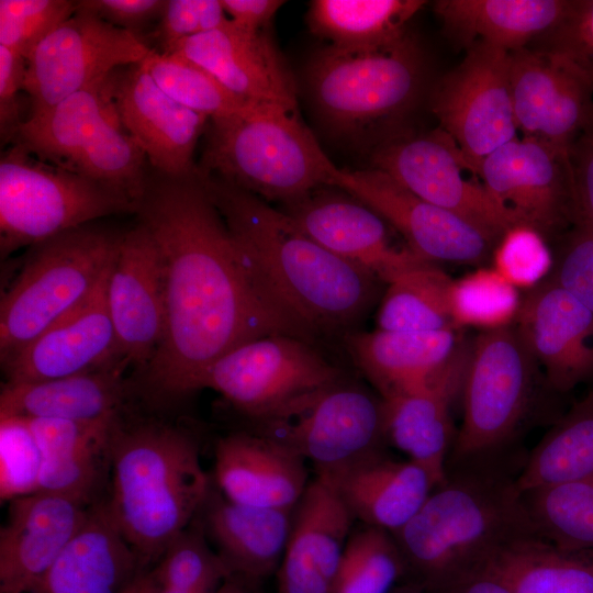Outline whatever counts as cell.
Returning <instances> with one entry per match:
<instances>
[{"label": "cell", "instance_id": "45", "mask_svg": "<svg viewBox=\"0 0 593 593\" xmlns=\"http://www.w3.org/2000/svg\"><path fill=\"white\" fill-rule=\"evenodd\" d=\"M76 10L72 0H0V45L26 59Z\"/></svg>", "mask_w": 593, "mask_h": 593}, {"label": "cell", "instance_id": "46", "mask_svg": "<svg viewBox=\"0 0 593 593\" xmlns=\"http://www.w3.org/2000/svg\"><path fill=\"white\" fill-rule=\"evenodd\" d=\"M41 452L24 417H0V496L2 501L38 491Z\"/></svg>", "mask_w": 593, "mask_h": 593}, {"label": "cell", "instance_id": "52", "mask_svg": "<svg viewBox=\"0 0 593 593\" xmlns=\"http://www.w3.org/2000/svg\"><path fill=\"white\" fill-rule=\"evenodd\" d=\"M166 0H80L79 9L136 35L152 21H158ZM139 36V35H138Z\"/></svg>", "mask_w": 593, "mask_h": 593}, {"label": "cell", "instance_id": "34", "mask_svg": "<svg viewBox=\"0 0 593 593\" xmlns=\"http://www.w3.org/2000/svg\"><path fill=\"white\" fill-rule=\"evenodd\" d=\"M120 362L80 374L24 383H4L0 417L98 421L119 416L127 393Z\"/></svg>", "mask_w": 593, "mask_h": 593}, {"label": "cell", "instance_id": "35", "mask_svg": "<svg viewBox=\"0 0 593 593\" xmlns=\"http://www.w3.org/2000/svg\"><path fill=\"white\" fill-rule=\"evenodd\" d=\"M570 0H439L444 31L469 48L484 42L506 52L529 46L563 18Z\"/></svg>", "mask_w": 593, "mask_h": 593}, {"label": "cell", "instance_id": "33", "mask_svg": "<svg viewBox=\"0 0 593 593\" xmlns=\"http://www.w3.org/2000/svg\"><path fill=\"white\" fill-rule=\"evenodd\" d=\"M457 329L349 332L347 349L380 398L424 389L461 346Z\"/></svg>", "mask_w": 593, "mask_h": 593}, {"label": "cell", "instance_id": "27", "mask_svg": "<svg viewBox=\"0 0 593 593\" xmlns=\"http://www.w3.org/2000/svg\"><path fill=\"white\" fill-rule=\"evenodd\" d=\"M469 349L461 345L430 385L381 398L387 444L422 467L436 488L448 475L447 462L457 433L451 404L461 391Z\"/></svg>", "mask_w": 593, "mask_h": 593}, {"label": "cell", "instance_id": "57", "mask_svg": "<svg viewBox=\"0 0 593 593\" xmlns=\"http://www.w3.org/2000/svg\"><path fill=\"white\" fill-rule=\"evenodd\" d=\"M158 584L149 569L143 570L120 593H156Z\"/></svg>", "mask_w": 593, "mask_h": 593}, {"label": "cell", "instance_id": "11", "mask_svg": "<svg viewBox=\"0 0 593 593\" xmlns=\"http://www.w3.org/2000/svg\"><path fill=\"white\" fill-rule=\"evenodd\" d=\"M259 434L310 461L316 475L385 451L382 400L345 377L257 421Z\"/></svg>", "mask_w": 593, "mask_h": 593}, {"label": "cell", "instance_id": "44", "mask_svg": "<svg viewBox=\"0 0 593 593\" xmlns=\"http://www.w3.org/2000/svg\"><path fill=\"white\" fill-rule=\"evenodd\" d=\"M517 288L492 268H481L458 280L451 290L454 325L482 331L511 325L521 307Z\"/></svg>", "mask_w": 593, "mask_h": 593}, {"label": "cell", "instance_id": "8", "mask_svg": "<svg viewBox=\"0 0 593 593\" xmlns=\"http://www.w3.org/2000/svg\"><path fill=\"white\" fill-rule=\"evenodd\" d=\"M122 235L86 224L33 246L1 296L2 363L92 293L111 266Z\"/></svg>", "mask_w": 593, "mask_h": 593}, {"label": "cell", "instance_id": "17", "mask_svg": "<svg viewBox=\"0 0 593 593\" xmlns=\"http://www.w3.org/2000/svg\"><path fill=\"white\" fill-rule=\"evenodd\" d=\"M478 177L522 224L545 237L571 227L577 217L568 152L532 137H515L482 161Z\"/></svg>", "mask_w": 593, "mask_h": 593}, {"label": "cell", "instance_id": "21", "mask_svg": "<svg viewBox=\"0 0 593 593\" xmlns=\"http://www.w3.org/2000/svg\"><path fill=\"white\" fill-rule=\"evenodd\" d=\"M107 303L121 357L144 372L165 332V284L158 246L139 221L122 235L108 276Z\"/></svg>", "mask_w": 593, "mask_h": 593}, {"label": "cell", "instance_id": "32", "mask_svg": "<svg viewBox=\"0 0 593 593\" xmlns=\"http://www.w3.org/2000/svg\"><path fill=\"white\" fill-rule=\"evenodd\" d=\"M324 478L353 517L391 534L401 529L436 488L430 475L411 460L385 451Z\"/></svg>", "mask_w": 593, "mask_h": 593}, {"label": "cell", "instance_id": "14", "mask_svg": "<svg viewBox=\"0 0 593 593\" xmlns=\"http://www.w3.org/2000/svg\"><path fill=\"white\" fill-rule=\"evenodd\" d=\"M371 167L469 222L495 245L506 231L522 224L482 182L465 177L468 170L459 149L439 127L419 135H391L372 149Z\"/></svg>", "mask_w": 593, "mask_h": 593}, {"label": "cell", "instance_id": "50", "mask_svg": "<svg viewBox=\"0 0 593 593\" xmlns=\"http://www.w3.org/2000/svg\"><path fill=\"white\" fill-rule=\"evenodd\" d=\"M530 45L561 53L593 75V0H570L560 22Z\"/></svg>", "mask_w": 593, "mask_h": 593}, {"label": "cell", "instance_id": "31", "mask_svg": "<svg viewBox=\"0 0 593 593\" xmlns=\"http://www.w3.org/2000/svg\"><path fill=\"white\" fill-rule=\"evenodd\" d=\"M41 452L38 491L86 505L110 471L111 439L119 416L98 421L25 418Z\"/></svg>", "mask_w": 593, "mask_h": 593}, {"label": "cell", "instance_id": "39", "mask_svg": "<svg viewBox=\"0 0 593 593\" xmlns=\"http://www.w3.org/2000/svg\"><path fill=\"white\" fill-rule=\"evenodd\" d=\"M454 279L435 264L412 269L388 284L377 329L440 332L456 329L451 315Z\"/></svg>", "mask_w": 593, "mask_h": 593}, {"label": "cell", "instance_id": "24", "mask_svg": "<svg viewBox=\"0 0 593 593\" xmlns=\"http://www.w3.org/2000/svg\"><path fill=\"white\" fill-rule=\"evenodd\" d=\"M193 61L247 102L296 110L292 74L269 34L244 31L231 21L187 38L169 53Z\"/></svg>", "mask_w": 593, "mask_h": 593}, {"label": "cell", "instance_id": "53", "mask_svg": "<svg viewBox=\"0 0 593 593\" xmlns=\"http://www.w3.org/2000/svg\"><path fill=\"white\" fill-rule=\"evenodd\" d=\"M569 156L574 179L577 216L593 225V122L573 142Z\"/></svg>", "mask_w": 593, "mask_h": 593}, {"label": "cell", "instance_id": "51", "mask_svg": "<svg viewBox=\"0 0 593 593\" xmlns=\"http://www.w3.org/2000/svg\"><path fill=\"white\" fill-rule=\"evenodd\" d=\"M26 59L0 45V135L1 144H12L24 120L18 94L24 87Z\"/></svg>", "mask_w": 593, "mask_h": 593}, {"label": "cell", "instance_id": "3", "mask_svg": "<svg viewBox=\"0 0 593 593\" xmlns=\"http://www.w3.org/2000/svg\"><path fill=\"white\" fill-rule=\"evenodd\" d=\"M417 513L392 536L405 563V579L424 590L478 568L497 548L538 535L504 462L447 470Z\"/></svg>", "mask_w": 593, "mask_h": 593}, {"label": "cell", "instance_id": "18", "mask_svg": "<svg viewBox=\"0 0 593 593\" xmlns=\"http://www.w3.org/2000/svg\"><path fill=\"white\" fill-rule=\"evenodd\" d=\"M328 186L374 210L426 260L477 265L491 257L495 244L480 230L414 194L376 168L342 169Z\"/></svg>", "mask_w": 593, "mask_h": 593}, {"label": "cell", "instance_id": "28", "mask_svg": "<svg viewBox=\"0 0 593 593\" xmlns=\"http://www.w3.org/2000/svg\"><path fill=\"white\" fill-rule=\"evenodd\" d=\"M213 479L230 501L275 510H294L310 483L302 457L259 433L246 432L217 440Z\"/></svg>", "mask_w": 593, "mask_h": 593}, {"label": "cell", "instance_id": "26", "mask_svg": "<svg viewBox=\"0 0 593 593\" xmlns=\"http://www.w3.org/2000/svg\"><path fill=\"white\" fill-rule=\"evenodd\" d=\"M354 521L324 478L311 480L293 512L289 541L276 573V593H335Z\"/></svg>", "mask_w": 593, "mask_h": 593}, {"label": "cell", "instance_id": "29", "mask_svg": "<svg viewBox=\"0 0 593 593\" xmlns=\"http://www.w3.org/2000/svg\"><path fill=\"white\" fill-rule=\"evenodd\" d=\"M293 512L232 502L212 484L197 517L231 574L260 584L279 569Z\"/></svg>", "mask_w": 593, "mask_h": 593}, {"label": "cell", "instance_id": "13", "mask_svg": "<svg viewBox=\"0 0 593 593\" xmlns=\"http://www.w3.org/2000/svg\"><path fill=\"white\" fill-rule=\"evenodd\" d=\"M150 51L141 36L77 7L26 58L23 90L30 97L29 116L46 112L119 68L144 61Z\"/></svg>", "mask_w": 593, "mask_h": 593}, {"label": "cell", "instance_id": "20", "mask_svg": "<svg viewBox=\"0 0 593 593\" xmlns=\"http://www.w3.org/2000/svg\"><path fill=\"white\" fill-rule=\"evenodd\" d=\"M113 74L107 90L115 114L156 172L175 178L194 175V149L210 119L171 99L142 63Z\"/></svg>", "mask_w": 593, "mask_h": 593}, {"label": "cell", "instance_id": "36", "mask_svg": "<svg viewBox=\"0 0 593 593\" xmlns=\"http://www.w3.org/2000/svg\"><path fill=\"white\" fill-rule=\"evenodd\" d=\"M480 567L514 593H593V549L563 548L538 535L497 548Z\"/></svg>", "mask_w": 593, "mask_h": 593}, {"label": "cell", "instance_id": "7", "mask_svg": "<svg viewBox=\"0 0 593 593\" xmlns=\"http://www.w3.org/2000/svg\"><path fill=\"white\" fill-rule=\"evenodd\" d=\"M538 366L516 326L482 331L475 337L460 391L462 422L447 470L505 461L535 406Z\"/></svg>", "mask_w": 593, "mask_h": 593}, {"label": "cell", "instance_id": "38", "mask_svg": "<svg viewBox=\"0 0 593 593\" xmlns=\"http://www.w3.org/2000/svg\"><path fill=\"white\" fill-rule=\"evenodd\" d=\"M575 481H593V390L545 434L516 477L521 493Z\"/></svg>", "mask_w": 593, "mask_h": 593}, {"label": "cell", "instance_id": "6", "mask_svg": "<svg viewBox=\"0 0 593 593\" xmlns=\"http://www.w3.org/2000/svg\"><path fill=\"white\" fill-rule=\"evenodd\" d=\"M424 74L421 48L407 33L370 51L327 45L310 58L305 82L316 115L333 136L373 149L385 139L384 127L412 110Z\"/></svg>", "mask_w": 593, "mask_h": 593}, {"label": "cell", "instance_id": "23", "mask_svg": "<svg viewBox=\"0 0 593 593\" xmlns=\"http://www.w3.org/2000/svg\"><path fill=\"white\" fill-rule=\"evenodd\" d=\"M516 328L553 392L593 379V314L549 278L522 299Z\"/></svg>", "mask_w": 593, "mask_h": 593}, {"label": "cell", "instance_id": "30", "mask_svg": "<svg viewBox=\"0 0 593 593\" xmlns=\"http://www.w3.org/2000/svg\"><path fill=\"white\" fill-rule=\"evenodd\" d=\"M141 571L105 502H94L80 528L29 593H120Z\"/></svg>", "mask_w": 593, "mask_h": 593}, {"label": "cell", "instance_id": "25", "mask_svg": "<svg viewBox=\"0 0 593 593\" xmlns=\"http://www.w3.org/2000/svg\"><path fill=\"white\" fill-rule=\"evenodd\" d=\"M89 506L46 492L10 501L0 529V593H29L80 528Z\"/></svg>", "mask_w": 593, "mask_h": 593}, {"label": "cell", "instance_id": "4", "mask_svg": "<svg viewBox=\"0 0 593 593\" xmlns=\"http://www.w3.org/2000/svg\"><path fill=\"white\" fill-rule=\"evenodd\" d=\"M107 508L143 570L198 516L212 481L199 446L186 432L161 423L121 424L111 439Z\"/></svg>", "mask_w": 593, "mask_h": 593}, {"label": "cell", "instance_id": "49", "mask_svg": "<svg viewBox=\"0 0 593 593\" xmlns=\"http://www.w3.org/2000/svg\"><path fill=\"white\" fill-rule=\"evenodd\" d=\"M228 22L221 0H166L154 32L155 51L167 54L180 42Z\"/></svg>", "mask_w": 593, "mask_h": 593}, {"label": "cell", "instance_id": "56", "mask_svg": "<svg viewBox=\"0 0 593 593\" xmlns=\"http://www.w3.org/2000/svg\"><path fill=\"white\" fill-rule=\"evenodd\" d=\"M215 593H261L260 584L231 574L227 577Z\"/></svg>", "mask_w": 593, "mask_h": 593}, {"label": "cell", "instance_id": "41", "mask_svg": "<svg viewBox=\"0 0 593 593\" xmlns=\"http://www.w3.org/2000/svg\"><path fill=\"white\" fill-rule=\"evenodd\" d=\"M405 563L392 534L362 525L347 538L335 593H390L405 579Z\"/></svg>", "mask_w": 593, "mask_h": 593}, {"label": "cell", "instance_id": "10", "mask_svg": "<svg viewBox=\"0 0 593 593\" xmlns=\"http://www.w3.org/2000/svg\"><path fill=\"white\" fill-rule=\"evenodd\" d=\"M127 195L11 144L0 159V250L7 256L97 219L135 213Z\"/></svg>", "mask_w": 593, "mask_h": 593}, {"label": "cell", "instance_id": "9", "mask_svg": "<svg viewBox=\"0 0 593 593\" xmlns=\"http://www.w3.org/2000/svg\"><path fill=\"white\" fill-rule=\"evenodd\" d=\"M108 78L24 119L12 144L42 161L109 186L138 204L147 181L146 156L115 114Z\"/></svg>", "mask_w": 593, "mask_h": 593}, {"label": "cell", "instance_id": "58", "mask_svg": "<svg viewBox=\"0 0 593 593\" xmlns=\"http://www.w3.org/2000/svg\"><path fill=\"white\" fill-rule=\"evenodd\" d=\"M390 593H425V591L419 584L403 580Z\"/></svg>", "mask_w": 593, "mask_h": 593}, {"label": "cell", "instance_id": "40", "mask_svg": "<svg viewBox=\"0 0 593 593\" xmlns=\"http://www.w3.org/2000/svg\"><path fill=\"white\" fill-rule=\"evenodd\" d=\"M522 494L538 536L563 548L593 549V481L540 486Z\"/></svg>", "mask_w": 593, "mask_h": 593}, {"label": "cell", "instance_id": "2", "mask_svg": "<svg viewBox=\"0 0 593 593\" xmlns=\"http://www.w3.org/2000/svg\"><path fill=\"white\" fill-rule=\"evenodd\" d=\"M199 175L239 247L313 335L347 334L362 320L381 281L316 243L269 202L217 177Z\"/></svg>", "mask_w": 593, "mask_h": 593}, {"label": "cell", "instance_id": "47", "mask_svg": "<svg viewBox=\"0 0 593 593\" xmlns=\"http://www.w3.org/2000/svg\"><path fill=\"white\" fill-rule=\"evenodd\" d=\"M493 268L518 288H534L551 272L553 257L546 237L518 224L506 231L493 248Z\"/></svg>", "mask_w": 593, "mask_h": 593}, {"label": "cell", "instance_id": "43", "mask_svg": "<svg viewBox=\"0 0 593 593\" xmlns=\"http://www.w3.org/2000/svg\"><path fill=\"white\" fill-rule=\"evenodd\" d=\"M149 571L159 586L183 591L215 592L231 575L198 517L172 539Z\"/></svg>", "mask_w": 593, "mask_h": 593}, {"label": "cell", "instance_id": "48", "mask_svg": "<svg viewBox=\"0 0 593 593\" xmlns=\"http://www.w3.org/2000/svg\"><path fill=\"white\" fill-rule=\"evenodd\" d=\"M548 278L593 314V225L583 217L563 236Z\"/></svg>", "mask_w": 593, "mask_h": 593}, {"label": "cell", "instance_id": "12", "mask_svg": "<svg viewBox=\"0 0 593 593\" xmlns=\"http://www.w3.org/2000/svg\"><path fill=\"white\" fill-rule=\"evenodd\" d=\"M430 111L478 176L486 156L517 137L510 86V53L475 42L458 66L440 78Z\"/></svg>", "mask_w": 593, "mask_h": 593}, {"label": "cell", "instance_id": "55", "mask_svg": "<svg viewBox=\"0 0 593 593\" xmlns=\"http://www.w3.org/2000/svg\"><path fill=\"white\" fill-rule=\"evenodd\" d=\"M284 3L280 0H221L230 21L248 32L264 31Z\"/></svg>", "mask_w": 593, "mask_h": 593}, {"label": "cell", "instance_id": "19", "mask_svg": "<svg viewBox=\"0 0 593 593\" xmlns=\"http://www.w3.org/2000/svg\"><path fill=\"white\" fill-rule=\"evenodd\" d=\"M279 209L316 243L383 283L434 264L410 247L395 246L385 220L338 188L321 186Z\"/></svg>", "mask_w": 593, "mask_h": 593}, {"label": "cell", "instance_id": "15", "mask_svg": "<svg viewBox=\"0 0 593 593\" xmlns=\"http://www.w3.org/2000/svg\"><path fill=\"white\" fill-rule=\"evenodd\" d=\"M312 343L290 335L247 342L217 359L200 389L220 393L256 421L291 400L344 378Z\"/></svg>", "mask_w": 593, "mask_h": 593}, {"label": "cell", "instance_id": "16", "mask_svg": "<svg viewBox=\"0 0 593 593\" xmlns=\"http://www.w3.org/2000/svg\"><path fill=\"white\" fill-rule=\"evenodd\" d=\"M517 131L563 152L593 122V75L568 56L529 45L510 52Z\"/></svg>", "mask_w": 593, "mask_h": 593}, {"label": "cell", "instance_id": "37", "mask_svg": "<svg viewBox=\"0 0 593 593\" xmlns=\"http://www.w3.org/2000/svg\"><path fill=\"white\" fill-rule=\"evenodd\" d=\"M425 3L421 0H314L306 21L312 33L332 47L370 51L404 37L407 23Z\"/></svg>", "mask_w": 593, "mask_h": 593}, {"label": "cell", "instance_id": "42", "mask_svg": "<svg viewBox=\"0 0 593 593\" xmlns=\"http://www.w3.org/2000/svg\"><path fill=\"white\" fill-rule=\"evenodd\" d=\"M142 64L171 99L209 119L228 115L250 103L228 91L201 66L179 55L152 48Z\"/></svg>", "mask_w": 593, "mask_h": 593}, {"label": "cell", "instance_id": "22", "mask_svg": "<svg viewBox=\"0 0 593 593\" xmlns=\"http://www.w3.org/2000/svg\"><path fill=\"white\" fill-rule=\"evenodd\" d=\"M110 268L86 300L2 363L5 383L57 379L126 362L107 303Z\"/></svg>", "mask_w": 593, "mask_h": 593}, {"label": "cell", "instance_id": "1", "mask_svg": "<svg viewBox=\"0 0 593 593\" xmlns=\"http://www.w3.org/2000/svg\"><path fill=\"white\" fill-rule=\"evenodd\" d=\"M135 213L158 246L164 271L165 332L144 371L153 394L200 390L217 359L260 337L314 343L239 247L199 171L147 177Z\"/></svg>", "mask_w": 593, "mask_h": 593}, {"label": "cell", "instance_id": "59", "mask_svg": "<svg viewBox=\"0 0 593 593\" xmlns=\"http://www.w3.org/2000/svg\"><path fill=\"white\" fill-rule=\"evenodd\" d=\"M215 592H211V591H183V590H177V589L161 588L159 585H158V589L156 591V593H215Z\"/></svg>", "mask_w": 593, "mask_h": 593}, {"label": "cell", "instance_id": "54", "mask_svg": "<svg viewBox=\"0 0 593 593\" xmlns=\"http://www.w3.org/2000/svg\"><path fill=\"white\" fill-rule=\"evenodd\" d=\"M425 593H514L491 571L478 567L424 590Z\"/></svg>", "mask_w": 593, "mask_h": 593}, {"label": "cell", "instance_id": "5", "mask_svg": "<svg viewBox=\"0 0 593 593\" xmlns=\"http://www.w3.org/2000/svg\"><path fill=\"white\" fill-rule=\"evenodd\" d=\"M337 169L296 110L254 102L209 120L198 165L201 174L280 204L328 186Z\"/></svg>", "mask_w": 593, "mask_h": 593}]
</instances>
